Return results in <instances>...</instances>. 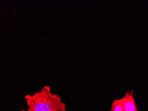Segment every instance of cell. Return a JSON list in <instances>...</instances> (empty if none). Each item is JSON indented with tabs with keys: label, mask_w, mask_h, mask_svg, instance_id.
Instances as JSON below:
<instances>
[{
	"label": "cell",
	"mask_w": 148,
	"mask_h": 111,
	"mask_svg": "<svg viewBox=\"0 0 148 111\" xmlns=\"http://www.w3.org/2000/svg\"><path fill=\"white\" fill-rule=\"evenodd\" d=\"M28 111H66V106L57 94L52 93L49 86L40 91L25 96Z\"/></svg>",
	"instance_id": "1"
},
{
	"label": "cell",
	"mask_w": 148,
	"mask_h": 111,
	"mask_svg": "<svg viewBox=\"0 0 148 111\" xmlns=\"http://www.w3.org/2000/svg\"><path fill=\"white\" fill-rule=\"evenodd\" d=\"M121 99L124 111H138L134 98L133 91L127 92Z\"/></svg>",
	"instance_id": "2"
},
{
	"label": "cell",
	"mask_w": 148,
	"mask_h": 111,
	"mask_svg": "<svg viewBox=\"0 0 148 111\" xmlns=\"http://www.w3.org/2000/svg\"><path fill=\"white\" fill-rule=\"evenodd\" d=\"M110 111H124L122 99L114 100L113 101Z\"/></svg>",
	"instance_id": "3"
}]
</instances>
